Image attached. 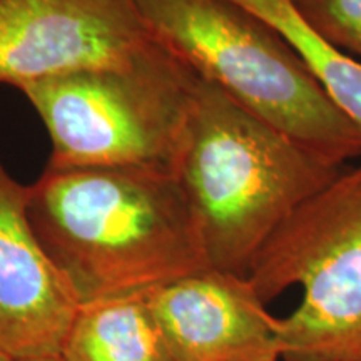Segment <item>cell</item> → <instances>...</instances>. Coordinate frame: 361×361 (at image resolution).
<instances>
[{
  "instance_id": "9c48e42d",
  "label": "cell",
  "mask_w": 361,
  "mask_h": 361,
  "mask_svg": "<svg viewBox=\"0 0 361 361\" xmlns=\"http://www.w3.org/2000/svg\"><path fill=\"white\" fill-rule=\"evenodd\" d=\"M62 361H176L146 293L80 305L61 351Z\"/></svg>"
},
{
  "instance_id": "7c38bea8",
  "label": "cell",
  "mask_w": 361,
  "mask_h": 361,
  "mask_svg": "<svg viewBox=\"0 0 361 361\" xmlns=\"http://www.w3.org/2000/svg\"><path fill=\"white\" fill-rule=\"evenodd\" d=\"M17 361H62L61 356H47V358H27V360H17Z\"/></svg>"
},
{
  "instance_id": "8992f818",
  "label": "cell",
  "mask_w": 361,
  "mask_h": 361,
  "mask_svg": "<svg viewBox=\"0 0 361 361\" xmlns=\"http://www.w3.org/2000/svg\"><path fill=\"white\" fill-rule=\"evenodd\" d=\"M157 44L134 0H0V82L121 66Z\"/></svg>"
},
{
  "instance_id": "5b68a950",
  "label": "cell",
  "mask_w": 361,
  "mask_h": 361,
  "mask_svg": "<svg viewBox=\"0 0 361 361\" xmlns=\"http://www.w3.org/2000/svg\"><path fill=\"white\" fill-rule=\"evenodd\" d=\"M247 279L268 306L291 286L298 308L274 318L284 361H361V164L284 219Z\"/></svg>"
},
{
  "instance_id": "ba28073f",
  "label": "cell",
  "mask_w": 361,
  "mask_h": 361,
  "mask_svg": "<svg viewBox=\"0 0 361 361\" xmlns=\"http://www.w3.org/2000/svg\"><path fill=\"white\" fill-rule=\"evenodd\" d=\"M27 196L0 161V351L13 361L61 356L80 308L35 236Z\"/></svg>"
},
{
  "instance_id": "3957f363",
  "label": "cell",
  "mask_w": 361,
  "mask_h": 361,
  "mask_svg": "<svg viewBox=\"0 0 361 361\" xmlns=\"http://www.w3.org/2000/svg\"><path fill=\"white\" fill-rule=\"evenodd\" d=\"M152 37L201 79L293 141L345 166L361 128L331 102L293 47L233 0H134Z\"/></svg>"
},
{
  "instance_id": "277c9868",
  "label": "cell",
  "mask_w": 361,
  "mask_h": 361,
  "mask_svg": "<svg viewBox=\"0 0 361 361\" xmlns=\"http://www.w3.org/2000/svg\"><path fill=\"white\" fill-rule=\"evenodd\" d=\"M200 75L157 42L121 66L89 67L19 89L51 137L47 168L176 173Z\"/></svg>"
},
{
  "instance_id": "8fae6325",
  "label": "cell",
  "mask_w": 361,
  "mask_h": 361,
  "mask_svg": "<svg viewBox=\"0 0 361 361\" xmlns=\"http://www.w3.org/2000/svg\"><path fill=\"white\" fill-rule=\"evenodd\" d=\"M316 34L338 51L361 57V0H291Z\"/></svg>"
},
{
  "instance_id": "7a4b0ae2",
  "label": "cell",
  "mask_w": 361,
  "mask_h": 361,
  "mask_svg": "<svg viewBox=\"0 0 361 361\" xmlns=\"http://www.w3.org/2000/svg\"><path fill=\"white\" fill-rule=\"evenodd\" d=\"M343 169L200 78L174 176L209 268L247 278L284 219Z\"/></svg>"
},
{
  "instance_id": "52a82bcc",
  "label": "cell",
  "mask_w": 361,
  "mask_h": 361,
  "mask_svg": "<svg viewBox=\"0 0 361 361\" xmlns=\"http://www.w3.org/2000/svg\"><path fill=\"white\" fill-rule=\"evenodd\" d=\"M176 361H279L274 318L250 279L204 268L146 293Z\"/></svg>"
},
{
  "instance_id": "30bf717a",
  "label": "cell",
  "mask_w": 361,
  "mask_h": 361,
  "mask_svg": "<svg viewBox=\"0 0 361 361\" xmlns=\"http://www.w3.org/2000/svg\"><path fill=\"white\" fill-rule=\"evenodd\" d=\"M276 29L331 102L361 128V62L316 34L291 0H233Z\"/></svg>"
},
{
  "instance_id": "6da1fadb",
  "label": "cell",
  "mask_w": 361,
  "mask_h": 361,
  "mask_svg": "<svg viewBox=\"0 0 361 361\" xmlns=\"http://www.w3.org/2000/svg\"><path fill=\"white\" fill-rule=\"evenodd\" d=\"M27 214L80 305L139 295L207 266L174 174L137 168H45Z\"/></svg>"
},
{
  "instance_id": "4fadbf2b",
  "label": "cell",
  "mask_w": 361,
  "mask_h": 361,
  "mask_svg": "<svg viewBox=\"0 0 361 361\" xmlns=\"http://www.w3.org/2000/svg\"><path fill=\"white\" fill-rule=\"evenodd\" d=\"M0 361H13L11 356H7L6 353H2V351H0Z\"/></svg>"
}]
</instances>
